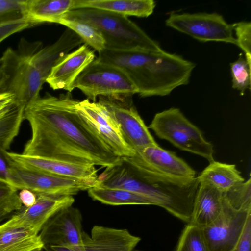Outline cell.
Segmentation results:
<instances>
[{
    "label": "cell",
    "instance_id": "obj_8",
    "mask_svg": "<svg viewBox=\"0 0 251 251\" xmlns=\"http://www.w3.org/2000/svg\"><path fill=\"white\" fill-rule=\"evenodd\" d=\"M76 108L86 124L115 154L121 158L134 155L135 151L126 141L118 123L104 105L86 99L78 100Z\"/></svg>",
    "mask_w": 251,
    "mask_h": 251
},
{
    "label": "cell",
    "instance_id": "obj_19",
    "mask_svg": "<svg viewBox=\"0 0 251 251\" xmlns=\"http://www.w3.org/2000/svg\"><path fill=\"white\" fill-rule=\"evenodd\" d=\"M75 0H25L23 14L31 26L43 23L59 24L73 9Z\"/></svg>",
    "mask_w": 251,
    "mask_h": 251
},
{
    "label": "cell",
    "instance_id": "obj_29",
    "mask_svg": "<svg viewBox=\"0 0 251 251\" xmlns=\"http://www.w3.org/2000/svg\"><path fill=\"white\" fill-rule=\"evenodd\" d=\"M18 189L0 180V221L23 206L18 195Z\"/></svg>",
    "mask_w": 251,
    "mask_h": 251
},
{
    "label": "cell",
    "instance_id": "obj_14",
    "mask_svg": "<svg viewBox=\"0 0 251 251\" xmlns=\"http://www.w3.org/2000/svg\"><path fill=\"white\" fill-rule=\"evenodd\" d=\"M99 101L117 122L126 141L134 151L157 144L133 106L132 100L123 101L99 97Z\"/></svg>",
    "mask_w": 251,
    "mask_h": 251
},
{
    "label": "cell",
    "instance_id": "obj_7",
    "mask_svg": "<svg viewBox=\"0 0 251 251\" xmlns=\"http://www.w3.org/2000/svg\"><path fill=\"white\" fill-rule=\"evenodd\" d=\"M165 24L200 41H221L237 45L232 24L227 23L217 13H172Z\"/></svg>",
    "mask_w": 251,
    "mask_h": 251
},
{
    "label": "cell",
    "instance_id": "obj_4",
    "mask_svg": "<svg viewBox=\"0 0 251 251\" xmlns=\"http://www.w3.org/2000/svg\"><path fill=\"white\" fill-rule=\"evenodd\" d=\"M42 45L40 41H20L18 49L7 48L0 58L2 78L0 93L13 94L15 100L25 107L40 96L46 79L34 64L32 57Z\"/></svg>",
    "mask_w": 251,
    "mask_h": 251
},
{
    "label": "cell",
    "instance_id": "obj_20",
    "mask_svg": "<svg viewBox=\"0 0 251 251\" xmlns=\"http://www.w3.org/2000/svg\"><path fill=\"white\" fill-rule=\"evenodd\" d=\"M153 0H75L73 9L92 8L126 16L147 17L153 13Z\"/></svg>",
    "mask_w": 251,
    "mask_h": 251
},
{
    "label": "cell",
    "instance_id": "obj_38",
    "mask_svg": "<svg viewBox=\"0 0 251 251\" xmlns=\"http://www.w3.org/2000/svg\"><path fill=\"white\" fill-rule=\"evenodd\" d=\"M2 78V69H1V64L0 63V84L1 83Z\"/></svg>",
    "mask_w": 251,
    "mask_h": 251
},
{
    "label": "cell",
    "instance_id": "obj_22",
    "mask_svg": "<svg viewBox=\"0 0 251 251\" xmlns=\"http://www.w3.org/2000/svg\"><path fill=\"white\" fill-rule=\"evenodd\" d=\"M197 177L199 182L208 184L222 193L226 192L245 181L235 165L215 160L209 163Z\"/></svg>",
    "mask_w": 251,
    "mask_h": 251
},
{
    "label": "cell",
    "instance_id": "obj_30",
    "mask_svg": "<svg viewBox=\"0 0 251 251\" xmlns=\"http://www.w3.org/2000/svg\"><path fill=\"white\" fill-rule=\"evenodd\" d=\"M30 26L22 13L0 16V44L10 35Z\"/></svg>",
    "mask_w": 251,
    "mask_h": 251
},
{
    "label": "cell",
    "instance_id": "obj_15",
    "mask_svg": "<svg viewBox=\"0 0 251 251\" xmlns=\"http://www.w3.org/2000/svg\"><path fill=\"white\" fill-rule=\"evenodd\" d=\"M35 203L31 206H22L5 222L14 226L33 229L40 232L47 221L59 210L72 205L73 196L36 194Z\"/></svg>",
    "mask_w": 251,
    "mask_h": 251
},
{
    "label": "cell",
    "instance_id": "obj_13",
    "mask_svg": "<svg viewBox=\"0 0 251 251\" xmlns=\"http://www.w3.org/2000/svg\"><path fill=\"white\" fill-rule=\"evenodd\" d=\"M80 211L72 206L64 208L52 216L44 224L39 236L44 245L61 246L76 249L82 244Z\"/></svg>",
    "mask_w": 251,
    "mask_h": 251
},
{
    "label": "cell",
    "instance_id": "obj_36",
    "mask_svg": "<svg viewBox=\"0 0 251 251\" xmlns=\"http://www.w3.org/2000/svg\"><path fill=\"white\" fill-rule=\"evenodd\" d=\"M15 100L14 96L8 93H0V108Z\"/></svg>",
    "mask_w": 251,
    "mask_h": 251
},
{
    "label": "cell",
    "instance_id": "obj_17",
    "mask_svg": "<svg viewBox=\"0 0 251 251\" xmlns=\"http://www.w3.org/2000/svg\"><path fill=\"white\" fill-rule=\"evenodd\" d=\"M141 238L127 229L95 226L91 236L84 233L82 244L75 251H133Z\"/></svg>",
    "mask_w": 251,
    "mask_h": 251
},
{
    "label": "cell",
    "instance_id": "obj_18",
    "mask_svg": "<svg viewBox=\"0 0 251 251\" xmlns=\"http://www.w3.org/2000/svg\"><path fill=\"white\" fill-rule=\"evenodd\" d=\"M223 206L222 193L208 184L200 182L189 223L204 227L219 216Z\"/></svg>",
    "mask_w": 251,
    "mask_h": 251
},
{
    "label": "cell",
    "instance_id": "obj_12",
    "mask_svg": "<svg viewBox=\"0 0 251 251\" xmlns=\"http://www.w3.org/2000/svg\"><path fill=\"white\" fill-rule=\"evenodd\" d=\"M122 159L129 166L142 168L172 178L192 179L197 177L196 171L185 161L175 152L164 149L158 144L137 149L133 156Z\"/></svg>",
    "mask_w": 251,
    "mask_h": 251
},
{
    "label": "cell",
    "instance_id": "obj_37",
    "mask_svg": "<svg viewBox=\"0 0 251 251\" xmlns=\"http://www.w3.org/2000/svg\"><path fill=\"white\" fill-rule=\"evenodd\" d=\"M43 249L46 251H75L70 247L61 246L44 245Z\"/></svg>",
    "mask_w": 251,
    "mask_h": 251
},
{
    "label": "cell",
    "instance_id": "obj_40",
    "mask_svg": "<svg viewBox=\"0 0 251 251\" xmlns=\"http://www.w3.org/2000/svg\"><path fill=\"white\" fill-rule=\"evenodd\" d=\"M133 251H139V250H133Z\"/></svg>",
    "mask_w": 251,
    "mask_h": 251
},
{
    "label": "cell",
    "instance_id": "obj_39",
    "mask_svg": "<svg viewBox=\"0 0 251 251\" xmlns=\"http://www.w3.org/2000/svg\"><path fill=\"white\" fill-rule=\"evenodd\" d=\"M42 249H36L35 250H33L32 251H42Z\"/></svg>",
    "mask_w": 251,
    "mask_h": 251
},
{
    "label": "cell",
    "instance_id": "obj_2",
    "mask_svg": "<svg viewBox=\"0 0 251 251\" xmlns=\"http://www.w3.org/2000/svg\"><path fill=\"white\" fill-rule=\"evenodd\" d=\"M96 59L116 66L128 76L141 97L169 95L189 83L196 64L165 51L119 50L105 48Z\"/></svg>",
    "mask_w": 251,
    "mask_h": 251
},
{
    "label": "cell",
    "instance_id": "obj_35",
    "mask_svg": "<svg viewBox=\"0 0 251 251\" xmlns=\"http://www.w3.org/2000/svg\"><path fill=\"white\" fill-rule=\"evenodd\" d=\"M18 193L19 199L25 207H28L33 205L37 199L36 194L27 189L20 190Z\"/></svg>",
    "mask_w": 251,
    "mask_h": 251
},
{
    "label": "cell",
    "instance_id": "obj_11",
    "mask_svg": "<svg viewBox=\"0 0 251 251\" xmlns=\"http://www.w3.org/2000/svg\"><path fill=\"white\" fill-rule=\"evenodd\" d=\"M11 163L17 167L60 176L82 180L98 185V175L95 165L43 156H31L5 152Z\"/></svg>",
    "mask_w": 251,
    "mask_h": 251
},
{
    "label": "cell",
    "instance_id": "obj_21",
    "mask_svg": "<svg viewBox=\"0 0 251 251\" xmlns=\"http://www.w3.org/2000/svg\"><path fill=\"white\" fill-rule=\"evenodd\" d=\"M39 232L26 227L0 225V251H32L43 249Z\"/></svg>",
    "mask_w": 251,
    "mask_h": 251
},
{
    "label": "cell",
    "instance_id": "obj_23",
    "mask_svg": "<svg viewBox=\"0 0 251 251\" xmlns=\"http://www.w3.org/2000/svg\"><path fill=\"white\" fill-rule=\"evenodd\" d=\"M25 107L15 100L0 108V146L7 151L19 133Z\"/></svg>",
    "mask_w": 251,
    "mask_h": 251
},
{
    "label": "cell",
    "instance_id": "obj_16",
    "mask_svg": "<svg viewBox=\"0 0 251 251\" xmlns=\"http://www.w3.org/2000/svg\"><path fill=\"white\" fill-rule=\"evenodd\" d=\"M95 57L94 51L87 44H82L52 67L46 82L54 90L64 89L71 93L76 78Z\"/></svg>",
    "mask_w": 251,
    "mask_h": 251
},
{
    "label": "cell",
    "instance_id": "obj_34",
    "mask_svg": "<svg viewBox=\"0 0 251 251\" xmlns=\"http://www.w3.org/2000/svg\"><path fill=\"white\" fill-rule=\"evenodd\" d=\"M24 1L25 0H0V16L23 13Z\"/></svg>",
    "mask_w": 251,
    "mask_h": 251
},
{
    "label": "cell",
    "instance_id": "obj_10",
    "mask_svg": "<svg viewBox=\"0 0 251 251\" xmlns=\"http://www.w3.org/2000/svg\"><path fill=\"white\" fill-rule=\"evenodd\" d=\"M250 215L251 208L235 209L223 198L221 214L202 228L209 251H231L238 242Z\"/></svg>",
    "mask_w": 251,
    "mask_h": 251
},
{
    "label": "cell",
    "instance_id": "obj_9",
    "mask_svg": "<svg viewBox=\"0 0 251 251\" xmlns=\"http://www.w3.org/2000/svg\"><path fill=\"white\" fill-rule=\"evenodd\" d=\"M11 164L12 186L18 190L27 189L36 194L73 196L97 186L89 182L25 169Z\"/></svg>",
    "mask_w": 251,
    "mask_h": 251
},
{
    "label": "cell",
    "instance_id": "obj_27",
    "mask_svg": "<svg viewBox=\"0 0 251 251\" xmlns=\"http://www.w3.org/2000/svg\"><path fill=\"white\" fill-rule=\"evenodd\" d=\"M233 88L244 95L247 89L250 90L251 85V66L241 54L238 59L230 64Z\"/></svg>",
    "mask_w": 251,
    "mask_h": 251
},
{
    "label": "cell",
    "instance_id": "obj_25",
    "mask_svg": "<svg viewBox=\"0 0 251 251\" xmlns=\"http://www.w3.org/2000/svg\"><path fill=\"white\" fill-rule=\"evenodd\" d=\"M75 32L84 43L99 52L105 49V42L100 31L92 25L81 20L63 18L59 23Z\"/></svg>",
    "mask_w": 251,
    "mask_h": 251
},
{
    "label": "cell",
    "instance_id": "obj_24",
    "mask_svg": "<svg viewBox=\"0 0 251 251\" xmlns=\"http://www.w3.org/2000/svg\"><path fill=\"white\" fill-rule=\"evenodd\" d=\"M87 191L92 199L106 204L155 205L154 203L148 198L124 189L96 186Z\"/></svg>",
    "mask_w": 251,
    "mask_h": 251
},
{
    "label": "cell",
    "instance_id": "obj_6",
    "mask_svg": "<svg viewBox=\"0 0 251 251\" xmlns=\"http://www.w3.org/2000/svg\"><path fill=\"white\" fill-rule=\"evenodd\" d=\"M75 88L94 102L98 97L127 101L138 93L137 88L123 70L96 59L76 78L72 86L73 90Z\"/></svg>",
    "mask_w": 251,
    "mask_h": 251
},
{
    "label": "cell",
    "instance_id": "obj_31",
    "mask_svg": "<svg viewBox=\"0 0 251 251\" xmlns=\"http://www.w3.org/2000/svg\"><path fill=\"white\" fill-rule=\"evenodd\" d=\"M236 36L237 46L244 51L245 58L251 66V23L242 21L232 24Z\"/></svg>",
    "mask_w": 251,
    "mask_h": 251
},
{
    "label": "cell",
    "instance_id": "obj_32",
    "mask_svg": "<svg viewBox=\"0 0 251 251\" xmlns=\"http://www.w3.org/2000/svg\"><path fill=\"white\" fill-rule=\"evenodd\" d=\"M231 251H251V215L248 218L241 236Z\"/></svg>",
    "mask_w": 251,
    "mask_h": 251
},
{
    "label": "cell",
    "instance_id": "obj_5",
    "mask_svg": "<svg viewBox=\"0 0 251 251\" xmlns=\"http://www.w3.org/2000/svg\"><path fill=\"white\" fill-rule=\"evenodd\" d=\"M149 128L179 149L201 156L209 163L214 161L213 145L178 108L172 107L156 113Z\"/></svg>",
    "mask_w": 251,
    "mask_h": 251
},
{
    "label": "cell",
    "instance_id": "obj_33",
    "mask_svg": "<svg viewBox=\"0 0 251 251\" xmlns=\"http://www.w3.org/2000/svg\"><path fill=\"white\" fill-rule=\"evenodd\" d=\"M0 146V180L12 186L11 164L6 155V151Z\"/></svg>",
    "mask_w": 251,
    "mask_h": 251
},
{
    "label": "cell",
    "instance_id": "obj_26",
    "mask_svg": "<svg viewBox=\"0 0 251 251\" xmlns=\"http://www.w3.org/2000/svg\"><path fill=\"white\" fill-rule=\"evenodd\" d=\"M175 251H209L202 228L190 223H187Z\"/></svg>",
    "mask_w": 251,
    "mask_h": 251
},
{
    "label": "cell",
    "instance_id": "obj_3",
    "mask_svg": "<svg viewBox=\"0 0 251 251\" xmlns=\"http://www.w3.org/2000/svg\"><path fill=\"white\" fill-rule=\"evenodd\" d=\"M63 18L87 22L102 34L105 48L119 50L159 51V45L150 37L128 17L92 8H80L69 11Z\"/></svg>",
    "mask_w": 251,
    "mask_h": 251
},
{
    "label": "cell",
    "instance_id": "obj_1",
    "mask_svg": "<svg viewBox=\"0 0 251 251\" xmlns=\"http://www.w3.org/2000/svg\"><path fill=\"white\" fill-rule=\"evenodd\" d=\"M70 92L39 97L25 107L31 137L23 154L92 163L107 168L121 164L78 113Z\"/></svg>",
    "mask_w": 251,
    "mask_h": 251
},
{
    "label": "cell",
    "instance_id": "obj_28",
    "mask_svg": "<svg viewBox=\"0 0 251 251\" xmlns=\"http://www.w3.org/2000/svg\"><path fill=\"white\" fill-rule=\"evenodd\" d=\"M248 180L222 193L224 199L232 207L237 209L251 208V181Z\"/></svg>",
    "mask_w": 251,
    "mask_h": 251
}]
</instances>
